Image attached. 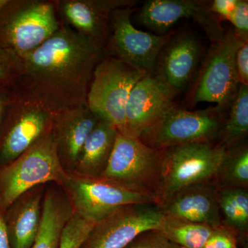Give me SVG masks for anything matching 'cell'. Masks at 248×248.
I'll return each instance as SVG.
<instances>
[{"label":"cell","instance_id":"cell-1","mask_svg":"<svg viewBox=\"0 0 248 248\" xmlns=\"http://www.w3.org/2000/svg\"><path fill=\"white\" fill-rule=\"evenodd\" d=\"M102 49L63 25L22 57L20 90L52 113L86 105L94 67Z\"/></svg>","mask_w":248,"mask_h":248},{"label":"cell","instance_id":"cell-2","mask_svg":"<svg viewBox=\"0 0 248 248\" xmlns=\"http://www.w3.org/2000/svg\"><path fill=\"white\" fill-rule=\"evenodd\" d=\"M228 149L219 142H195L165 149L156 190L159 205L179 191L217 179Z\"/></svg>","mask_w":248,"mask_h":248},{"label":"cell","instance_id":"cell-3","mask_svg":"<svg viewBox=\"0 0 248 248\" xmlns=\"http://www.w3.org/2000/svg\"><path fill=\"white\" fill-rule=\"evenodd\" d=\"M63 170L52 132L0 169V209L5 210L36 186L55 182L64 186Z\"/></svg>","mask_w":248,"mask_h":248},{"label":"cell","instance_id":"cell-4","mask_svg":"<svg viewBox=\"0 0 248 248\" xmlns=\"http://www.w3.org/2000/svg\"><path fill=\"white\" fill-rule=\"evenodd\" d=\"M62 26L53 0H6L0 9V47L22 58Z\"/></svg>","mask_w":248,"mask_h":248},{"label":"cell","instance_id":"cell-5","mask_svg":"<svg viewBox=\"0 0 248 248\" xmlns=\"http://www.w3.org/2000/svg\"><path fill=\"white\" fill-rule=\"evenodd\" d=\"M143 71L120 60L107 56L94 67L86 105L99 120L108 122L122 135H126L125 110L127 101Z\"/></svg>","mask_w":248,"mask_h":248},{"label":"cell","instance_id":"cell-6","mask_svg":"<svg viewBox=\"0 0 248 248\" xmlns=\"http://www.w3.org/2000/svg\"><path fill=\"white\" fill-rule=\"evenodd\" d=\"M64 186L71 197L73 213L94 224L124 205H159L154 192L138 190L102 177L69 174Z\"/></svg>","mask_w":248,"mask_h":248},{"label":"cell","instance_id":"cell-7","mask_svg":"<svg viewBox=\"0 0 248 248\" xmlns=\"http://www.w3.org/2000/svg\"><path fill=\"white\" fill-rule=\"evenodd\" d=\"M218 107L195 111L175 106L142 132L139 139L156 150L195 143L215 141L221 136L226 117Z\"/></svg>","mask_w":248,"mask_h":248},{"label":"cell","instance_id":"cell-8","mask_svg":"<svg viewBox=\"0 0 248 248\" xmlns=\"http://www.w3.org/2000/svg\"><path fill=\"white\" fill-rule=\"evenodd\" d=\"M234 32L213 42L190 93L191 103H215L224 110L230 107L239 86L235 57L244 43Z\"/></svg>","mask_w":248,"mask_h":248},{"label":"cell","instance_id":"cell-9","mask_svg":"<svg viewBox=\"0 0 248 248\" xmlns=\"http://www.w3.org/2000/svg\"><path fill=\"white\" fill-rule=\"evenodd\" d=\"M133 12V7H123L111 13L108 35L102 52L151 75L160 53L172 33L156 35L138 30L130 19Z\"/></svg>","mask_w":248,"mask_h":248},{"label":"cell","instance_id":"cell-10","mask_svg":"<svg viewBox=\"0 0 248 248\" xmlns=\"http://www.w3.org/2000/svg\"><path fill=\"white\" fill-rule=\"evenodd\" d=\"M164 151L150 148L138 138L118 133L101 177L156 194Z\"/></svg>","mask_w":248,"mask_h":248},{"label":"cell","instance_id":"cell-11","mask_svg":"<svg viewBox=\"0 0 248 248\" xmlns=\"http://www.w3.org/2000/svg\"><path fill=\"white\" fill-rule=\"evenodd\" d=\"M165 218L157 204L124 205L96 223L80 248H125L142 233L160 231Z\"/></svg>","mask_w":248,"mask_h":248},{"label":"cell","instance_id":"cell-12","mask_svg":"<svg viewBox=\"0 0 248 248\" xmlns=\"http://www.w3.org/2000/svg\"><path fill=\"white\" fill-rule=\"evenodd\" d=\"M53 113L18 89L0 141V163L9 164L50 133Z\"/></svg>","mask_w":248,"mask_h":248},{"label":"cell","instance_id":"cell-13","mask_svg":"<svg viewBox=\"0 0 248 248\" xmlns=\"http://www.w3.org/2000/svg\"><path fill=\"white\" fill-rule=\"evenodd\" d=\"M184 18H192L197 21L213 43L221 40L225 35L218 17L203 1L149 0L138 14V19L143 26L162 35Z\"/></svg>","mask_w":248,"mask_h":248},{"label":"cell","instance_id":"cell-14","mask_svg":"<svg viewBox=\"0 0 248 248\" xmlns=\"http://www.w3.org/2000/svg\"><path fill=\"white\" fill-rule=\"evenodd\" d=\"M53 2L62 24L102 50L108 35L111 13L136 4L130 0H53Z\"/></svg>","mask_w":248,"mask_h":248},{"label":"cell","instance_id":"cell-15","mask_svg":"<svg viewBox=\"0 0 248 248\" xmlns=\"http://www.w3.org/2000/svg\"><path fill=\"white\" fill-rule=\"evenodd\" d=\"M175 94L154 74L139 80L125 106L126 136L138 138L174 107Z\"/></svg>","mask_w":248,"mask_h":248},{"label":"cell","instance_id":"cell-16","mask_svg":"<svg viewBox=\"0 0 248 248\" xmlns=\"http://www.w3.org/2000/svg\"><path fill=\"white\" fill-rule=\"evenodd\" d=\"M218 188L217 179L191 186L170 196L159 206L168 216L218 228L223 225Z\"/></svg>","mask_w":248,"mask_h":248},{"label":"cell","instance_id":"cell-17","mask_svg":"<svg viewBox=\"0 0 248 248\" xmlns=\"http://www.w3.org/2000/svg\"><path fill=\"white\" fill-rule=\"evenodd\" d=\"M172 37L160 53L155 65L156 72L153 74L176 95L195 74L200 62L201 46L199 41L190 34Z\"/></svg>","mask_w":248,"mask_h":248},{"label":"cell","instance_id":"cell-18","mask_svg":"<svg viewBox=\"0 0 248 248\" xmlns=\"http://www.w3.org/2000/svg\"><path fill=\"white\" fill-rule=\"evenodd\" d=\"M99 120L86 104L53 114L51 132L62 165L76 168L85 141Z\"/></svg>","mask_w":248,"mask_h":248},{"label":"cell","instance_id":"cell-19","mask_svg":"<svg viewBox=\"0 0 248 248\" xmlns=\"http://www.w3.org/2000/svg\"><path fill=\"white\" fill-rule=\"evenodd\" d=\"M12 205L9 221L6 222L11 248H31L42 218L40 192L30 190Z\"/></svg>","mask_w":248,"mask_h":248},{"label":"cell","instance_id":"cell-20","mask_svg":"<svg viewBox=\"0 0 248 248\" xmlns=\"http://www.w3.org/2000/svg\"><path fill=\"white\" fill-rule=\"evenodd\" d=\"M117 128L99 120L85 141L76 166L77 173L88 177H101L113 149Z\"/></svg>","mask_w":248,"mask_h":248},{"label":"cell","instance_id":"cell-21","mask_svg":"<svg viewBox=\"0 0 248 248\" xmlns=\"http://www.w3.org/2000/svg\"><path fill=\"white\" fill-rule=\"evenodd\" d=\"M73 214L69 203L48 192L44 200L40 228L31 248H59L62 232Z\"/></svg>","mask_w":248,"mask_h":248},{"label":"cell","instance_id":"cell-22","mask_svg":"<svg viewBox=\"0 0 248 248\" xmlns=\"http://www.w3.org/2000/svg\"><path fill=\"white\" fill-rule=\"evenodd\" d=\"M218 204L223 225L236 233L238 242L244 240L245 243L248 229L247 189L219 185Z\"/></svg>","mask_w":248,"mask_h":248},{"label":"cell","instance_id":"cell-23","mask_svg":"<svg viewBox=\"0 0 248 248\" xmlns=\"http://www.w3.org/2000/svg\"><path fill=\"white\" fill-rule=\"evenodd\" d=\"M226 119L219 143L227 149L240 144L248 133V86L240 84Z\"/></svg>","mask_w":248,"mask_h":248},{"label":"cell","instance_id":"cell-24","mask_svg":"<svg viewBox=\"0 0 248 248\" xmlns=\"http://www.w3.org/2000/svg\"><path fill=\"white\" fill-rule=\"evenodd\" d=\"M214 228L207 225L194 223L166 215L160 230L165 238L184 248H203Z\"/></svg>","mask_w":248,"mask_h":248},{"label":"cell","instance_id":"cell-25","mask_svg":"<svg viewBox=\"0 0 248 248\" xmlns=\"http://www.w3.org/2000/svg\"><path fill=\"white\" fill-rule=\"evenodd\" d=\"M219 185L228 187H248V149L239 144L228 149V155L217 178Z\"/></svg>","mask_w":248,"mask_h":248},{"label":"cell","instance_id":"cell-26","mask_svg":"<svg viewBox=\"0 0 248 248\" xmlns=\"http://www.w3.org/2000/svg\"><path fill=\"white\" fill-rule=\"evenodd\" d=\"M94 225L73 213L62 232L59 248H81Z\"/></svg>","mask_w":248,"mask_h":248},{"label":"cell","instance_id":"cell-27","mask_svg":"<svg viewBox=\"0 0 248 248\" xmlns=\"http://www.w3.org/2000/svg\"><path fill=\"white\" fill-rule=\"evenodd\" d=\"M22 71V58L0 47V84L18 89Z\"/></svg>","mask_w":248,"mask_h":248},{"label":"cell","instance_id":"cell-28","mask_svg":"<svg viewBox=\"0 0 248 248\" xmlns=\"http://www.w3.org/2000/svg\"><path fill=\"white\" fill-rule=\"evenodd\" d=\"M238 244L236 233L231 228L222 225L214 228L203 248H239Z\"/></svg>","mask_w":248,"mask_h":248},{"label":"cell","instance_id":"cell-29","mask_svg":"<svg viewBox=\"0 0 248 248\" xmlns=\"http://www.w3.org/2000/svg\"><path fill=\"white\" fill-rule=\"evenodd\" d=\"M234 28V33L244 42L248 39V1L237 0L234 11L230 18Z\"/></svg>","mask_w":248,"mask_h":248},{"label":"cell","instance_id":"cell-30","mask_svg":"<svg viewBox=\"0 0 248 248\" xmlns=\"http://www.w3.org/2000/svg\"><path fill=\"white\" fill-rule=\"evenodd\" d=\"M18 89L0 84V141L10 111L17 97Z\"/></svg>","mask_w":248,"mask_h":248},{"label":"cell","instance_id":"cell-31","mask_svg":"<svg viewBox=\"0 0 248 248\" xmlns=\"http://www.w3.org/2000/svg\"><path fill=\"white\" fill-rule=\"evenodd\" d=\"M169 241L159 231L142 233L125 248H169Z\"/></svg>","mask_w":248,"mask_h":248},{"label":"cell","instance_id":"cell-32","mask_svg":"<svg viewBox=\"0 0 248 248\" xmlns=\"http://www.w3.org/2000/svg\"><path fill=\"white\" fill-rule=\"evenodd\" d=\"M235 66L240 84L248 86V42L242 44L235 57Z\"/></svg>","mask_w":248,"mask_h":248},{"label":"cell","instance_id":"cell-33","mask_svg":"<svg viewBox=\"0 0 248 248\" xmlns=\"http://www.w3.org/2000/svg\"><path fill=\"white\" fill-rule=\"evenodd\" d=\"M237 0H215L211 3L210 9L217 17L230 20Z\"/></svg>","mask_w":248,"mask_h":248},{"label":"cell","instance_id":"cell-34","mask_svg":"<svg viewBox=\"0 0 248 248\" xmlns=\"http://www.w3.org/2000/svg\"><path fill=\"white\" fill-rule=\"evenodd\" d=\"M0 248H11L6 221L0 213Z\"/></svg>","mask_w":248,"mask_h":248},{"label":"cell","instance_id":"cell-35","mask_svg":"<svg viewBox=\"0 0 248 248\" xmlns=\"http://www.w3.org/2000/svg\"><path fill=\"white\" fill-rule=\"evenodd\" d=\"M169 248H184L182 247H179V246H177V245H174L172 244V243H169Z\"/></svg>","mask_w":248,"mask_h":248},{"label":"cell","instance_id":"cell-36","mask_svg":"<svg viewBox=\"0 0 248 248\" xmlns=\"http://www.w3.org/2000/svg\"><path fill=\"white\" fill-rule=\"evenodd\" d=\"M6 2V0H0V9H1L3 6L5 4V3Z\"/></svg>","mask_w":248,"mask_h":248}]
</instances>
